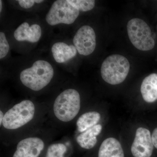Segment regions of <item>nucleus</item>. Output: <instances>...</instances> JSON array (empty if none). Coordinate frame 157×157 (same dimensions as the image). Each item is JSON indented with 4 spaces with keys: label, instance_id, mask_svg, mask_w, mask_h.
<instances>
[{
    "label": "nucleus",
    "instance_id": "nucleus-2",
    "mask_svg": "<svg viewBox=\"0 0 157 157\" xmlns=\"http://www.w3.org/2000/svg\"><path fill=\"white\" fill-rule=\"evenodd\" d=\"M81 101L79 93L73 89L65 90L58 96L53 104L55 115L59 120L67 122L79 112Z\"/></svg>",
    "mask_w": 157,
    "mask_h": 157
},
{
    "label": "nucleus",
    "instance_id": "nucleus-12",
    "mask_svg": "<svg viewBox=\"0 0 157 157\" xmlns=\"http://www.w3.org/2000/svg\"><path fill=\"white\" fill-rule=\"evenodd\" d=\"M98 157H124L120 142L114 137L106 138L99 148Z\"/></svg>",
    "mask_w": 157,
    "mask_h": 157
},
{
    "label": "nucleus",
    "instance_id": "nucleus-7",
    "mask_svg": "<svg viewBox=\"0 0 157 157\" xmlns=\"http://www.w3.org/2000/svg\"><path fill=\"white\" fill-rule=\"evenodd\" d=\"M73 43L81 55L87 56L91 54L96 47V36L94 29L89 25L82 26L75 34Z\"/></svg>",
    "mask_w": 157,
    "mask_h": 157
},
{
    "label": "nucleus",
    "instance_id": "nucleus-22",
    "mask_svg": "<svg viewBox=\"0 0 157 157\" xmlns=\"http://www.w3.org/2000/svg\"><path fill=\"white\" fill-rule=\"evenodd\" d=\"M2 1H0V12H2Z\"/></svg>",
    "mask_w": 157,
    "mask_h": 157
},
{
    "label": "nucleus",
    "instance_id": "nucleus-5",
    "mask_svg": "<svg viewBox=\"0 0 157 157\" xmlns=\"http://www.w3.org/2000/svg\"><path fill=\"white\" fill-rule=\"evenodd\" d=\"M35 106L30 100H24L9 109L4 116L3 127L15 130L23 126L33 118Z\"/></svg>",
    "mask_w": 157,
    "mask_h": 157
},
{
    "label": "nucleus",
    "instance_id": "nucleus-1",
    "mask_svg": "<svg viewBox=\"0 0 157 157\" xmlns=\"http://www.w3.org/2000/svg\"><path fill=\"white\" fill-rule=\"evenodd\" d=\"M54 74V70L50 63L39 60L34 62L30 67L21 72L20 79L26 87L32 90L39 91L50 83Z\"/></svg>",
    "mask_w": 157,
    "mask_h": 157
},
{
    "label": "nucleus",
    "instance_id": "nucleus-10",
    "mask_svg": "<svg viewBox=\"0 0 157 157\" xmlns=\"http://www.w3.org/2000/svg\"><path fill=\"white\" fill-rule=\"evenodd\" d=\"M42 36L41 26L37 24L30 25L28 22H24L14 32V39L17 41H28L36 43L40 40Z\"/></svg>",
    "mask_w": 157,
    "mask_h": 157
},
{
    "label": "nucleus",
    "instance_id": "nucleus-17",
    "mask_svg": "<svg viewBox=\"0 0 157 157\" xmlns=\"http://www.w3.org/2000/svg\"><path fill=\"white\" fill-rule=\"evenodd\" d=\"M67 151V147L63 144H53L48 147L45 157H64Z\"/></svg>",
    "mask_w": 157,
    "mask_h": 157
},
{
    "label": "nucleus",
    "instance_id": "nucleus-3",
    "mask_svg": "<svg viewBox=\"0 0 157 157\" xmlns=\"http://www.w3.org/2000/svg\"><path fill=\"white\" fill-rule=\"evenodd\" d=\"M130 69V63L125 57L121 55H112L107 57L102 63L101 77L108 84H121L127 78Z\"/></svg>",
    "mask_w": 157,
    "mask_h": 157
},
{
    "label": "nucleus",
    "instance_id": "nucleus-15",
    "mask_svg": "<svg viewBox=\"0 0 157 157\" xmlns=\"http://www.w3.org/2000/svg\"><path fill=\"white\" fill-rule=\"evenodd\" d=\"M101 115L97 111H90L80 116L76 122L77 129L82 133L98 124L101 120Z\"/></svg>",
    "mask_w": 157,
    "mask_h": 157
},
{
    "label": "nucleus",
    "instance_id": "nucleus-14",
    "mask_svg": "<svg viewBox=\"0 0 157 157\" xmlns=\"http://www.w3.org/2000/svg\"><path fill=\"white\" fill-rule=\"evenodd\" d=\"M102 130V125L97 124L82 132L76 138L77 143L81 147L86 149L93 148L98 141L97 137L101 134Z\"/></svg>",
    "mask_w": 157,
    "mask_h": 157
},
{
    "label": "nucleus",
    "instance_id": "nucleus-9",
    "mask_svg": "<svg viewBox=\"0 0 157 157\" xmlns=\"http://www.w3.org/2000/svg\"><path fill=\"white\" fill-rule=\"evenodd\" d=\"M44 147V141L39 137L25 138L17 144L13 157H39Z\"/></svg>",
    "mask_w": 157,
    "mask_h": 157
},
{
    "label": "nucleus",
    "instance_id": "nucleus-13",
    "mask_svg": "<svg viewBox=\"0 0 157 157\" xmlns=\"http://www.w3.org/2000/svg\"><path fill=\"white\" fill-rule=\"evenodd\" d=\"M142 98L147 103L157 101V74L152 73L144 79L140 86Z\"/></svg>",
    "mask_w": 157,
    "mask_h": 157
},
{
    "label": "nucleus",
    "instance_id": "nucleus-4",
    "mask_svg": "<svg viewBox=\"0 0 157 157\" xmlns=\"http://www.w3.org/2000/svg\"><path fill=\"white\" fill-rule=\"evenodd\" d=\"M127 28L129 39L135 48L147 51L155 47V41L152 36L151 30L143 20L138 18L130 20Z\"/></svg>",
    "mask_w": 157,
    "mask_h": 157
},
{
    "label": "nucleus",
    "instance_id": "nucleus-18",
    "mask_svg": "<svg viewBox=\"0 0 157 157\" xmlns=\"http://www.w3.org/2000/svg\"><path fill=\"white\" fill-rule=\"evenodd\" d=\"M10 46L3 32L0 33V59L4 58L9 53Z\"/></svg>",
    "mask_w": 157,
    "mask_h": 157
},
{
    "label": "nucleus",
    "instance_id": "nucleus-8",
    "mask_svg": "<svg viewBox=\"0 0 157 157\" xmlns=\"http://www.w3.org/2000/svg\"><path fill=\"white\" fill-rule=\"evenodd\" d=\"M154 147L149 130L143 127L138 128L131 147V152L133 156L151 157Z\"/></svg>",
    "mask_w": 157,
    "mask_h": 157
},
{
    "label": "nucleus",
    "instance_id": "nucleus-20",
    "mask_svg": "<svg viewBox=\"0 0 157 157\" xmlns=\"http://www.w3.org/2000/svg\"><path fill=\"white\" fill-rule=\"evenodd\" d=\"M151 138L154 146L157 149V128L154 130L152 134Z\"/></svg>",
    "mask_w": 157,
    "mask_h": 157
},
{
    "label": "nucleus",
    "instance_id": "nucleus-21",
    "mask_svg": "<svg viewBox=\"0 0 157 157\" xmlns=\"http://www.w3.org/2000/svg\"><path fill=\"white\" fill-rule=\"evenodd\" d=\"M4 116H5V115H4V113H3L2 111L1 110V111H0V125H2V124Z\"/></svg>",
    "mask_w": 157,
    "mask_h": 157
},
{
    "label": "nucleus",
    "instance_id": "nucleus-11",
    "mask_svg": "<svg viewBox=\"0 0 157 157\" xmlns=\"http://www.w3.org/2000/svg\"><path fill=\"white\" fill-rule=\"evenodd\" d=\"M52 53L55 60L59 63H65L76 56L77 51L74 45L57 42L52 45Z\"/></svg>",
    "mask_w": 157,
    "mask_h": 157
},
{
    "label": "nucleus",
    "instance_id": "nucleus-6",
    "mask_svg": "<svg viewBox=\"0 0 157 157\" xmlns=\"http://www.w3.org/2000/svg\"><path fill=\"white\" fill-rule=\"evenodd\" d=\"M79 11L68 2L67 0H57L52 5L45 17L49 25L60 24L70 25L78 17Z\"/></svg>",
    "mask_w": 157,
    "mask_h": 157
},
{
    "label": "nucleus",
    "instance_id": "nucleus-16",
    "mask_svg": "<svg viewBox=\"0 0 157 157\" xmlns=\"http://www.w3.org/2000/svg\"><path fill=\"white\" fill-rule=\"evenodd\" d=\"M68 2L79 11L86 12L92 10L95 7L94 0H67Z\"/></svg>",
    "mask_w": 157,
    "mask_h": 157
},
{
    "label": "nucleus",
    "instance_id": "nucleus-19",
    "mask_svg": "<svg viewBox=\"0 0 157 157\" xmlns=\"http://www.w3.org/2000/svg\"><path fill=\"white\" fill-rule=\"evenodd\" d=\"M19 6L25 9H29L33 6L35 3H41L44 2L42 0H19L17 1Z\"/></svg>",
    "mask_w": 157,
    "mask_h": 157
}]
</instances>
